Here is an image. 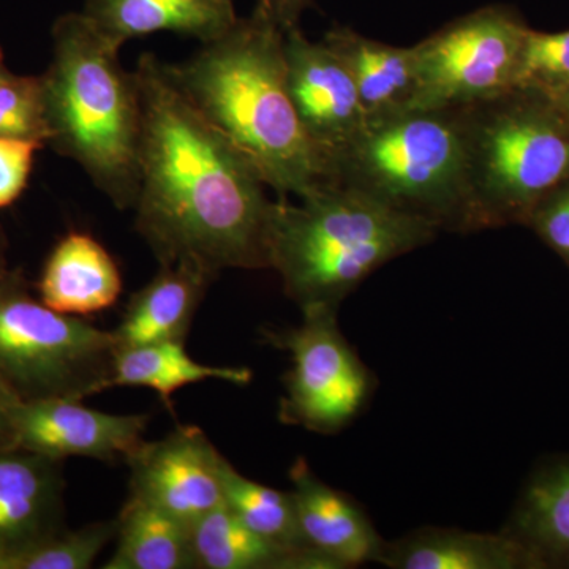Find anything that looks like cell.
<instances>
[{
    "label": "cell",
    "instance_id": "obj_29",
    "mask_svg": "<svg viewBox=\"0 0 569 569\" xmlns=\"http://www.w3.org/2000/svg\"><path fill=\"white\" fill-rule=\"evenodd\" d=\"M40 144L20 138H0V209L13 203L28 186Z\"/></svg>",
    "mask_w": 569,
    "mask_h": 569
},
{
    "label": "cell",
    "instance_id": "obj_18",
    "mask_svg": "<svg viewBox=\"0 0 569 569\" xmlns=\"http://www.w3.org/2000/svg\"><path fill=\"white\" fill-rule=\"evenodd\" d=\"M121 293L122 276L114 258L91 234L78 231L54 247L40 280L41 302L63 316L103 312Z\"/></svg>",
    "mask_w": 569,
    "mask_h": 569
},
{
    "label": "cell",
    "instance_id": "obj_7",
    "mask_svg": "<svg viewBox=\"0 0 569 569\" xmlns=\"http://www.w3.org/2000/svg\"><path fill=\"white\" fill-rule=\"evenodd\" d=\"M111 332L63 316L0 279V381L20 402L78 400L111 388Z\"/></svg>",
    "mask_w": 569,
    "mask_h": 569
},
{
    "label": "cell",
    "instance_id": "obj_14",
    "mask_svg": "<svg viewBox=\"0 0 569 569\" xmlns=\"http://www.w3.org/2000/svg\"><path fill=\"white\" fill-rule=\"evenodd\" d=\"M62 460L0 451V553L61 531Z\"/></svg>",
    "mask_w": 569,
    "mask_h": 569
},
{
    "label": "cell",
    "instance_id": "obj_23",
    "mask_svg": "<svg viewBox=\"0 0 569 569\" xmlns=\"http://www.w3.org/2000/svg\"><path fill=\"white\" fill-rule=\"evenodd\" d=\"M507 533L549 563L569 565V460L531 479Z\"/></svg>",
    "mask_w": 569,
    "mask_h": 569
},
{
    "label": "cell",
    "instance_id": "obj_30",
    "mask_svg": "<svg viewBox=\"0 0 569 569\" xmlns=\"http://www.w3.org/2000/svg\"><path fill=\"white\" fill-rule=\"evenodd\" d=\"M307 2L309 0H257L254 9L263 11L283 32H287L288 29L299 26Z\"/></svg>",
    "mask_w": 569,
    "mask_h": 569
},
{
    "label": "cell",
    "instance_id": "obj_33",
    "mask_svg": "<svg viewBox=\"0 0 569 569\" xmlns=\"http://www.w3.org/2000/svg\"><path fill=\"white\" fill-rule=\"evenodd\" d=\"M7 77H9V73H7V71L2 69V66H0V81L6 80Z\"/></svg>",
    "mask_w": 569,
    "mask_h": 569
},
{
    "label": "cell",
    "instance_id": "obj_28",
    "mask_svg": "<svg viewBox=\"0 0 569 569\" xmlns=\"http://www.w3.org/2000/svg\"><path fill=\"white\" fill-rule=\"evenodd\" d=\"M527 222L569 266V181L542 198Z\"/></svg>",
    "mask_w": 569,
    "mask_h": 569
},
{
    "label": "cell",
    "instance_id": "obj_17",
    "mask_svg": "<svg viewBox=\"0 0 569 569\" xmlns=\"http://www.w3.org/2000/svg\"><path fill=\"white\" fill-rule=\"evenodd\" d=\"M216 277L189 263L160 266L130 299L112 331L119 348L186 342L194 313Z\"/></svg>",
    "mask_w": 569,
    "mask_h": 569
},
{
    "label": "cell",
    "instance_id": "obj_13",
    "mask_svg": "<svg viewBox=\"0 0 569 569\" xmlns=\"http://www.w3.org/2000/svg\"><path fill=\"white\" fill-rule=\"evenodd\" d=\"M290 481L307 548L336 569L380 563L387 541L353 498L321 481L306 459L296 460Z\"/></svg>",
    "mask_w": 569,
    "mask_h": 569
},
{
    "label": "cell",
    "instance_id": "obj_8",
    "mask_svg": "<svg viewBox=\"0 0 569 569\" xmlns=\"http://www.w3.org/2000/svg\"><path fill=\"white\" fill-rule=\"evenodd\" d=\"M301 310L298 326L263 331L272 347L291 358L279 419L283 425L335 436L365 410L376 380L340 331L339 309L312 306Z\"/></svg>",
    "mask_w": 569,
    "mask_h": 569
},
{
    "label": "cell",
    "instance_id": "obj_26",
    "mask_svg": "<svg viewBox=\"0 0 569 569\" xmlns=\"http://www.w3.org/2000/svg\"><path fill=\"white\" fill-rule=\"evenodd\" d=\"M515 89L557 100L569 91V31L535 32L523 40Z\"/></svg>",
    "mask_w": 569,
    "mask_h": 569
},
{
    "label": "cell",
    "instance_id": "obj_9",
    "mask_svg": "<svg viewBox=\"0 0 569 569\" xmlns=\"http://www.w3.org/2000/svg\"><path fill=\"white\" fill-rule=\"evenodd\" d=\"M527 32L518 14L490 6L419 41L410 108H466L511 91Z\"/></svg>",
    "mask_w": 569,
    "mask_h": 569
},
{
    "label": "cell",
    "instance_id": "obj_25",
    "mask_svg": "<svg viewBox=\"0 0 569 569\" xmlns=\"http://www.w3.org/2000/svg\"><path fill=\"white\" fill-rule=\"evenodd\" d=\"M118 520L89 523L77 531L51 537L0 553V569H88L116 539Z\"/></svg>",
    "mask_w": 569,
    "mask_h": 569
},
{
    "label": "cell",
    "instance_id": "obj_21",
    "mask_svg": "<svg viewBox=\"0 0 569 569\" xmlns=\"http://www.w3.org/2000/svg\"><path fill=\"white\" fill-rule=\"evenodd\" d=\"M103 569H193L192 527L129 493Z\"/></svg>",
    "mask_w": 569,
    "mask_h": 569
},
{
    "label": "cell",
    "instance_id": "obj_4",
    "mask_svg": "<svg viewBox=\"0 0 569 569\" xmlns=\"http://www.w3.org/2000/svg\"><path fill=\"white\" fill-rule=\"evenodd\" d=\"M84 13L54 26V59L43 81L48 132L116 208L140 190L141 104L133 71Z\"/></svg>",
    "mask_w": 569,
    "mask_h": 569
},
{
    "label": "cell",
    "instance_id": "obj_32",
    "mask_svg": "<svg viewBox=\"0 0 569 569\" xmlns=\"http://www.w3.org/2000/svg\"><path fill=\"white\" fill-rule=\"evenodd\" d=\"M553 102L559 104L561 110H563L565 112H567V114H569V91L565 92L563 96L559 97V99L553 100Z\"/></svg>",
    "mask_w": 569,
    "mask_h": 569
},
{
    "label": "cell",
    "instance_id": "obj_24",
    "mask_svg": "<svg viewBox=\"0 0 569 569\" xmlns=\"http://www.w3.org/2000/svg\"><path fill=\"white\" fill-rule=\"evenodd\" d=\"M222 493L224 507L254 533L296 552L318 556L302 538L291 490L283 492L252 481L223 459Z\"/></svg>",
    "mask_w": 569,
    "mask_h": 569
},
{
    "label": "cell",
    "instance_id": "obj_15",
    "mask_svg": "<svg viewBox=\"0 0 569 569\" xmlns=\"http://www.w3.org/2000/svg\"><path fill=\"white\" fill-rule=\"evenodd\" d=\"M82 13L119 50L127 41L157 32L209 43L239 18L233 0H86Z\"/></svg>",
    "mask_w": 569,
    "mask_h": 569
},
{
    "label": "cell",
    "instance_id": "obj_31",
    "mask_svg": "<svg viewBox=\"0 0 569 569\" xmlns=\"http://www.w3.org/2000/svg\"><path fill=\"white\" fill-rule=\"evenodd\" d=\"M20 402L0 381V451L14 449L13 410Z\"/></svg>",
    "mask_w": 569,
    "mask_h": 569
},
{
    "label": "cell",
    "instance_id": "obj_5",
    "mask_svg": "<svg viewBox=\"0 0 569 569\" xmlns=\"http://www.w3.org/2000/svg\"><path fill=\"white\" fill-rule=\"evenodd\" d=\"M331 186L425 219L440 231L475 233L466 108H410L367 119L331 157Z\"/></svg>",
    "mask_w": 569,
    "mask_h": 569
},
{
    "label": "cell",
    "instance_id": "obj_19",
    "mask_svg": "<svg viewBox=\"0 0 569 569\" xmlns=\"http://www.w3.org/2000/svg\"><path fill=\"white\" fill-rule=\"evenodd\" d=\"M356 86L367 119L408 110L418 88L417 50L392 47L339 26L323 39Z\"/></svg>",
    "mask_w": 569,
    "mask_h": 569
},
{
    "label": "cell",
    "instance_id": "obj_10",
    "mask_svg": "<svg viewBox=\"0 0 569 569\" xmlns=\"http://www.w3.org/2000/svg\"><path fill=\"white\" fill-rule=\"evenodd\" d=\"M223 459L200 427L179 426L127 462L130 493L192 527L223 503Z\"/></svg>",
    "mask_w": 569,
    "mask_h": 569
},
{
    "label": "cell",
    "instance_id": "obj_22",
    "mask_svg": "<svg viewBox=\"0 0 569 569\" xmlns=\"http://www.w3.org/2000/svg\"><path fill=\"white\" fill-rule=\"evenodd\" d=\"M206 380L247 385L252 372L242 367L206 366L186 351V342H160L151 346L119 348L116 353L111 388H148L174 413L176 391Z\"/></svg>",
    "mask_w": 569,
    "mask_h": 569
},
{
    "label": "cell",
    "instance_id": "obj_6",
    "mask_svg": "<svg viewBox=\"0 0 569 569\" xmlns=\"http://www.w3.org/2000/svg\"><path fill=\"white\" fill-rule=\"evenodd\" d=\"M466 138L478 231L527 222L569 181V114L541 93L511 89L466 107Z\"/></svg>",
    "mask_w": 569,
    "mask_h": 569
},
{
    "label": "cell",
    "instance_id": "obj_20",
    "mask_svg": "<svg viewBox=\"0 0 569 569\" xmlns=\"http://www.w3.org/2000/svg\"><path fill=\"white\" fill-rule=\"evenodd\" d=\"M192 552L198 569H336L316 553L296 552L260 537L223 503L193 523Z\"/></svg>",
    "mask_w": 569,
    "mask_h": 569
},
{
    "label": "cell",
    "instance_id": "obj_16",
    "mask_svg": "<svg viewBox=\"0 0 569 569\" xmlns=\"http://www.w3.org/2000/svg\"><path fill=\"white\" fill-rule=\"evenodd\" d=\"M380 565L391 569H533L545 561L507 531L477 533L426 527L388 542Z\"/></svg>",
    "mask_w": 569,
    "mask_h": 569
},
{
    "label": "cell",
    "instance_id": "obj_12",
    "mask_svg": "<svg viewBox=\"0 0 569 569\" xmlns=\"http://www.w3.org/2000/svg\"><path fill=\"white\" fill-rule=\"evenodd\" d=\"M283 52L291 102L331 171V157L367 122L355 82L325 41L307 39L299 26L284 32Z\"/></svg>",
    "mask_w": 569,
    "mask_h": 569
},
{
    "label": "cell",
    "instance_id": "obj_27",
    "mask_svg": "<svg viewBox=\"0 0 569 569\" xmlns=\"http://www.w3.org/2000/svg\"><path fill=\"white\" fill-rule=\"evenodd\" d=\"M0 138L50 140L43 81L10 74L0 81Z\"/></svg>",
    "mask_w": 569,
    "mask_h": 569
},
{
    "label": "cell",
    "instance_id": "obj_3",
    "mask_svg": "<svg viewBox=\"0 0 569 569\" xmlns=\"http://www.w3.org/2000/svg\"><path fill=\"white\" fill-rule=\"evenodd\" d=\"M298 200L272 201L268 261L284 295L301 309H340L377 269L430 244L440 233L425 219L346 187L325 186Z\"/></svg>",
    "mask_w": 569,
    "mask_h": 569
},
{
    "label": "cell",
    "instance_id": "obj_11",
    "mask_svg": "<svg viewBox=\"0 0 569 569\" xmlns=\"http://www.w3.org/2000/svg\"><path fill=\"white\" fill-rule=\"evenodd\" d=\"M149 415H111L78 400L18 402L13 410L14 449L63 460L78 456L100 462H129L144 445Z\"/></svg>",
    "mask_w": 569,
    "mask_h": 569
},
{
    "label": "cell",
    "instance_id": "obj_2",
    "mask_svg": "<svg viewBox=\"0 0 569 569\" xmlns=\"http://www.w3.org/2000/svg\"><path fill=\"white\" fill-rule=\"evenodd\" d=\"M284 32L263 11L238 18L168 71L209 122L253 164L280 197L305 198L331 186L328 159L307 137L291 102Z\"/></svg>",
    "mask_w": 569,
    "mask_h": 569
},
{
    "label": "cell",
    "instance_id": "obj_1",
    "mask_svg": "<svg viewBox=\"0 0 569 569\" xmlns=\"http://www.w3.org/2000/svg\"><path fill=\"white\" fill-rule=\"evenodd\" d=\"M141 104L134 227L160 266L269 269L272 200L253 164L144 52L133 70Z\"/></svg>",
    "mask_w": 569,
    "mask_h": 569
}]
</instances>
